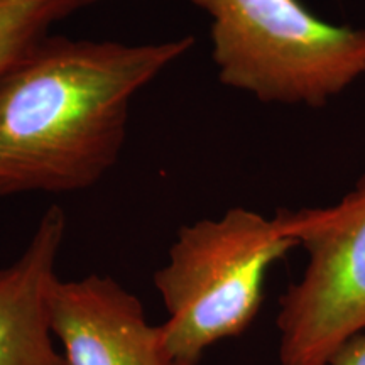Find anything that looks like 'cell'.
Returning a JSON list of instances; mask_svg holds the SVG:
<instances>
[{
  "instance_id": "6da1fadb",
  "label": "cell",
  "mask_w": 365,
  "mask_h": 365,
  "mask_svg": "<svg viewBox=\"0 0 365 365\" xmlns=\"http://www.w3.org/2000/svg\"><path fill=\"white\" fill-rule=\"evenodd\" d=\"M44 38L0 80V198L93 188L125 145L137 95L193 48Z\"/></svg>"
},
{
  "instance_id": "7a4b0ae2",
  "label": "cell",
  "mask_w": 365,
  "mask_h": 365,
  "mask_svg": "<svg viewBox=\"0 0 365 365\" xmlns=\"http://www.w3.org/2000/svg\"><path fill=\"white\" fill-rule=\"evenodd\" d=\"M298 247L279 218L230 208L178 230L154 287L170 365H200L213 345L235 339L261 312L271 267Z\"/></svg>"
},
{
  "instance_id": "3957f363",
  "label": "cell",
  "mask_w": 365,
  "mask_h": 365,
  "mask_svg": "<svg viewBox=\"0 0 365 365\" xmlns=\"http://www.w3.org/2000/svg\"><path fill=\"white\" fill-rule=\"evenodd\" d=\"M210 17L218 78L264 103L322 107L365 75V31L299 0H191Z\"/></svg>"
},
{
  "instance_id": "277c9868",
  "label": "cell",
  "mask_w": 365,
  "mask_h": 365,
  "mask_svg": "<svg viewBox=\"0 0 365 365\" xmlns=\"http://www.w3.org/2000/svg\"><path fill=\"white\" fill-rule=\"evenodd\" d=\"M308 262L279 299V365H327L365 331V176L339 203L279 210Z\"/></svg>"
},
{
  "instance_id": "5b68a950",
  "label": "cell",
  "mask_w": 365,
  "mask_h": 365,
  "mask_svg": "<svg viewBox=\"0 0 365 365\" xmlns=\"http://www.w3.org/2000/svg\"><path fill=\"white\" fill-rule=\"evenodd\" d=\"M49 327L66 365H170L161 325L110 276L54 281Z\"/></svg>"
},
{
  "instance_id": "8992f818",
  "label": "cell",
  "mask_w": 365,
  "mask_h": 365,
  "mask_svg": "<svg viewBox=\"0 0 365 365\" xmlns=\"http://www.w3.org/2000/svg\"><path fill=\"white\" fill-rule=\"evenodd\" d=\"M66 232L65 210L53 205L19 257L0 267V365H66L49 327V293Z\"/></svg>"
},
{
  "instance_id": "52a82bcc",
  "label": "cell",
  "mask_w": 365,
  "mask_h": 365,
  "mask_svg": "<svg viewBox=\"0 0 365 365\" xmlns=\"http://www.w3.org/2000/svg\"><path fill=\"white\" fill-rule=\"evenodd\" d=\"M100 0H0V80L59 21Z\"/></svg>"
},
{
  "instance_id": "ba28073f",
  "label": "cell",
  "mask_w": 365,
  "mask_h": 365,
  "mask_svg": "<svg viewBox=\"0 0 365 365\" xmlns=\"http://www.w3.org/2000/svg\"><path fill=\"white\" fill-rule=\"evenodd\" d=\"M327 365H365V331L341 345Z\"/></svg>"
}]
</instances>
